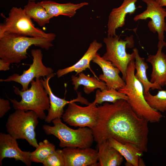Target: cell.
Instances as JSON below:
<instances>
[{
  "instance_id": "1",
  "label": "cell",
  "mask_w": 166,
  "mask_h": 166,
  "mask_svg": "<svg viewBox=\"0 0 166 166\" xmlns=\"http://www.w3.org/2000/svg\"><path fill=\"white\" fill-rule=\"evenodd\" d=\"M97 107V123L92 129L97 145L113 138L122 143L134 144L147 152L149 122L138 117L127 101L105 102Z\"/></svg>"
},
{
  "instance_id": "2",
  "label": "cell",
  "mask_w": 166,
  "mask_h": 166,
  "mask_svg": "<svg viewBox=\"0 0 166 166\" xmlns=\"http://www.w3.org/2000/svg\"><path fill=\"white\" fill-rule=\"evenodd\" d=\"M51 33L47 37H30L6 33L0 36V57L11 63H18L27 57V50L34 45L46 50L53 46L56 37Z\"/></svg>"
},
{
  "instance_id": "3",
  "label": "cell",
  "mask_w": 166,
  "mask_h": 166,
  "mask_svg": "<svg viewBox=\"0 0 166 166\" xmlns=\"http://www.w3.org/2000/svg\"><path fill=\"white\" fill-rule=\"evenodd\" d=\"M135 61L133 60L127 67L125 85L118 91L128 97L127 102L138 117L150 123L158 122L163 115L160 112L152 108L147 103L144 96L143 86L135 77Z\"/></svg>"
},
{
  "instance_id": "4",
  "label": "cell",
  "mask_w": 166,
  "mask_h": 166,
  "mask_svg": "<svg viewBox=\"0 0 166 166\" xmlns=\"http://www.w3.org/2000/svg\"><path fill=\"white\" fill-rule=\"evenodd\" d=\"M53 126L44 124L42 128L47 135H52L59 140L61 148L91 147L94 140L91 129L87 127L73 129L63 123L61 118L55 119L52 122Z\"/></svg>"
},
{
  "instance_id": "5",
  "label": "cell",
  "mask_w": 166,
  "mask_h": 166,
  "mask_svg": "<svg viewBox=\"0 0 166 166\" xmlns=\"http://www.w3.org/2000/svg\"><path fill=\"white\" fill-rule=\"evenodd\" d=\"M30 83V87L25 91L21 90L18 87L14 86V93L21 97L20 101H18L15 99H9L15 110L33 111L36 113L40 119L44 120L46 116L44 111H48L50 107L48 94L40 78H36Z\"/></svg>"
},
{
  "instance_id": "6",
  "label": "cell",
  "mask_w": 166,
  "mask_h": 166,
  "mask_svg": "<svg viewBox=\"0 0 166 166\" xmlns=\"http://www.w3.org/2000/svg\"><path fill=\"white\" fill-rule=\"evenodd\" d=\"M38 118L33 111L16 110L8 118L5 125L6 131L17 140L25 139L36 148L38 144L35 130L39 123Z\"/></svg>"
},
{
  "instance_id": "7",
  "label": "cell",
  "mask_w": 166,
  "mask_h": 166,
  "mask_svg": "<svg viewBox=\"0 0 166 166\" xmlns=\"http://www.w3.org/2000/svg\"><path fill=\"white\" fill-rule=\"evenodd\" d=\"M105 44L106 52L102 57L109 61L120 70L122 78L125 81L127 67L130 61L134 60L133 52L131 53L126 51V48H132L134 47L133 36L127 37L124 40L120 36H107L104 38Z\"/></svg>"
},
{
  "instance_id": "8",
  "label": "cell",
  "mask_w": 166,
  "mask_h": 166,
  "mask_svg": "<svg viewBox=\"0 0 166 166\" xmlns=\"http://www.w3.org/2000/svg\"><path fill=\"white\" fill-rule=\"evenodd\" d=\"M6 33L30 37H47L51 33L35 27L23 9L17 7L11 8L8 16L0 25V36Z\"/></svg>"
},
{
  "instance_id": "9",
  "label": "cell",
  "mask_w": 166,
  "mask_h": 166,
  "mask_svg": "<svg viewBox=\"0 0 166 166\" xmlns=\"http://www.w3.org/2000/svg\"><path fill=\"white\" fill-rule=\"evenodd\" d=\"M93 102L85 107L75 102L69 103L62 118L64 122L71 126L87 127L91 129L96 125L97 119L98 107Z\"/></svg>"
},
{
  "instance_id": "10",
  "label": "cell",
  "mask_w": 166,
  "mask_h": 166,
  "mask_svg": "<svg viewBox=\"0 0 166 166\" xmlns=\"http://www.w3.org/2000/svg\"><path fill=\"white\" fill-rule=\"evenodd\" d=\"M33 58L32 64L29 68L24 70L22 74L14 73L5 79H0L1 82H10L14 81L20 84L22 86V91L28 89L29 84L35 78L45 77L53 73V70L49 67H46L42 61L43 54L39 49H32L31 51Z\"/></svg>"
},
{
  "instance_id": "11",
  "label": "cell",
  "mask_w": 166,
  "mask_h": 166,
  "mask_svg": "<svg viewBox=\"0 0 166 166\" xmlns=\"http://www.w3.org/2000/svg\"><path fill=\"white\" fill-rule=\"evenodd\" d=\"M146 3L147 8L142 13L136 15L133 18L135 21L141 20H146L150 18L148 26L153 33L157 32L158 42L164 43V33L166 32V9L160 6L155 0H141Z\"/></svg>"
},
{
  "instance_id": "12",
  "label": "cell",
  "mask_w": 166,
  "mask_h": 166,
  "mask_svg": "<svg viewBox=\"0 0 166 166\" xmlns=\"http://www.w3.org/2000/svg\"><path fill=\"white\" fill-rule=\"evenodd\" d=\"M54 73L51 74L44 77L42 79L40 77V81L47 91L49 99L50 107L48 110V113L44 121L46 122L49 123L52 121L56 118H62L64 113V108L66 105L69 103L76 102H79L82 104L88 105L89 103L88 101L82 97L80 93H79L77 97L75 99L70 101L57 97L52 92L51 89L49 84L50 79L54 76Z\"/></svg>"
},
{
  "instance_id": "13",
  "label": "cell",
  "mask_w": 166,
  "mask_h": 166,
  "mask_svg": "<svg viewBox=\"0 0 166 166\" xmlns=\"http://www.w3.org/2000/svg\"><path fill=\"white\" fill-rule=\"evenodd\" d=\"M62 151L65 166H97V150L91 147H65Z\"/></svg>"
},
{
  "instance_id": "14",
  "label": "cell",
  "mask_w": 166,
  "mask_h": 166,
  "mask_svg": "<svg viewBox=\"0 0 166 166\" xmlns=\"http://www.w3.org/2000/svg\"><path fill=\"white\" fill-rule=\"evenodd\" d=\"M31 152L23 151L18 146L17 139L10 135L0 133V166L5 158H14L20 160L27 166L31 165Z\"/></svg>"
},
{
  "instance_id": "15",
  "label": "cell",
  "mask_w": 166,
  "mask_h": 166,
  "mask_svg": "<svg viewBox=\"0 0 166 166\" xmlns=\"http://www.w3.org/2000/svg\"><path fill=\"white\" fill-rule=\"evenodd\" d=\"M92 61L102 69L103 74L99 75L98 78L105 82L108 89L118 90L125 85V81L119 75L120 69L111 62L104 59L97 53Z\"/></svg>"
},
{
  "instance_id": "16",
  "label": "cell",
  "mask_w": 166,
  "mask_h": 166,
  "mask_svg": "<svg viewBox=\"0 0 166 166\" xmlns=\"http://www.w3.org/2000/svg\"><path fill=\"white\" fill-rule=\"evenodd\" d=\"M164 46L166 47V42L158 43L156 53L148 55L146 59L152 66L150 81L155 84L159 90L166 86V54L162 52Z\"/></svg>"
},
{
  "instance_id": "17",
  "label": "cell",
  "mask_w": 166,
  "mask_h": 166,
  "mask_svg": "<svg viewBox=\"0 0 166 166\" xmlns=\"http://www.w3.org/2000/svg\"><path fill=\"white\" fill-rule=\"evenodd\" d=\"M138 0H124L118 7L113 9L110 12L107 23V36H116V30L125 24L127 14H133L138 7L136 3Z\"/></svg>"
},
{
  "instance_id": "18",
  "label": "cell",
  "mask_w": 166,
  "mask_h": 166,
  "mask_svg": "<svg viewBox=\"0 0 166 166\" xmlns=\"http://www.w3.org/2000/svg\"><path fill=\"white\" fill-rule=\"evenodd\" d=\"M102 46L101 43L97 42L96 40H93L90 44L87 50L83 57L76 63L70 66L59 69L57 71L56 73L57 77L60 78L73 71L76 72V75L86 69L89 68L93 73L94 76L98 78L91 69L90 63V62L92 61L95 57L98 51Z\"/></svg>"
},
{
  "instance_id": "19",
  "label": "cell",
  "mask_w": 166,
  "mask_h": 166,
  "mask_svg": "<svg viewBox=\"0 0 166 166\" xmlns=\"http://www.w3.org/2000/svg\"><path fill=\"white\" fill-rule=\"evenodd\" d=\"M108 140L110 145L125 158V166H140L144 152L137 145L130 143H122L113 138H109Z\"/></svg>"
},
{
  "instance_id": "20",
  "label": "cell",
  "mask_w": 166,
  "mask_h": 166,
  "mask_svg": "<svg viewBox=\"0 0 166 166\" xmlns=\"http://www.w3.org/2000/svg\"><path fill=\"white\" fill-rule=\"evenodd\" d=\"M37 3L43 6L53 17L60 15L72 17L75 15L77 10L89 4L86 2L77 4L70 2L61 4L51 0L43 1Z\"/></svg>"
},
{
  "instance_id": "21",
  "label": "cell",
  "mask_w": 166,
  "mask_h": 166,
  "mask_svg": "<svg viewBox=\"0 0 166 166\" xmlns=\"http://www.w3.org/2000/svg\"><path fill=\"white\" fill-rule=\"evenodd\" d=\"M98 148L97 166H120L123 161V157L112 147L108 140L97 145Z\"/></svg>"
},
{
  "instance_id": "22",
  "label": "cell",
  "mask_w": 166,
  "mask_h": 166,
  "mask_svg": "<svg viewBox=\"0 0 166 166\" xmlns=\"http://www.w3.org/2000/svg\"><path fill=\"white\" fill-rule=\"evenodd\" d=\"M78 76L73 75L71 77L72 84L74 85L73 89L77 91L81 85L84 86V91L85 93L89 94L96 89L101 90L108 89L106 84L95 76L90 77L81 72Z\"/></svg>"
},
{
  "instance_id": "23",
  "label": "cell",
  "mask_w": 166,
  "mask_h": 166,
  "mask_svg": "<svg viewBox=\"0 0 166 166\" xmlns=\"http://www.w3.org/2000/svg\"><path fill=\"white\" fill-rule=\"evenodd\" d=\"M134 54L135 68L136 73H135L136 78L142 84L144 89V93L149 92L150 89L152 90L157 89L156 85L149 81L146 74V70L148 68V64L145 59L139 55L138 50L136 48L133 49Z\"/></svg>"
},
{
  "instance_id": "24",
  "label": "cell",
  "mask_w": 166,
  "mask_h": 166,
  "mask_svg": "<svg viewBox=\"0 0 166 166\" xmlns=\"http://www.w3.org/2000/svg\"><path fill=\"white\" fill-rule=\"evenodd\" d=\"M23 10L29 18L33 19L41 27L49 23L50 19L53 17L43 6L35 1H28Z\"/></svg>"
},
{
  "instance_id": "25",
  "label": "cell",
  "mask_w": 166,
  "mask_h": 166,
  "mask_svg": "<svg viewBox=\"0 0 166 166\" xmlns=\"http://www.w3.org/2000/svg\"><path fill=\"white\" fill-rule=\"evenodd\" d=\"M123 99L127 101L128 97L123 93L113 89H97L96 92L94 103L101 104L105 102L114 103L117 100Z\"/></svg>"
},
{
  "instance_id": "26",
  "label": "cell",
  "mask_w": 166,
  "mask_h": 166,
  "mask_svg": "<svg viewBox=\"0 0 166 166\" xmlns=\"http://www.w3.org/2000/svg\"><path fill=\"white\" fill-rule=\"evenodd\" d=\"M56 150L55 146L45 139L40 142L38 147L31 152L30 160L32 162L42 163Z\"/></svg>"
},
{
  "instance_id": "27",
  "label": "cell",
  "mask_w": 166,
  "mask_h": 166,
  "mask_svg": "<svg viewBox=\"0 0 166 166\" xmlns=\"http://www.w3.org/2000/svg\"><path fill=\"white\" fill-rule=\"evenodd\" d=\"M145 99L148 105L152 109L161 112L166 111V90L158 91L155 95L149 92L144 93Z\"/></svg>"
},
{
  "instance_id": "28",
  "label": "cell",
  "mask_w": 166,
  "mask_h": 166,
  "mask_svg": "<svg viewBox=\"0 0 166 166\" xmlns=\"http://www.w3.org/2000/svg\"><path fill=\"white\" fill-rule=\"evenodd\" d=\"M42 164L44 166H65L62 150L56 149Z\"/></svg>"
},
{
  "instance_id": "29",
  "label": "cell",
  "mask_w": 166,
  "mask_h": 166,
  "mask_svg": "<svg viewBox=\"0 0 166 166\" xmlns=\"http://www.w3.org/2000/svg\"><path fill=\"white\" fill-rule=\"evenodd\" d=\"M10 109V103L8 100L0 98V118H2Z\"/></svg>"
},
{
  "instance_id": "30",
  "label": "cell",
  "mask_w": 166,
  "mask_h": 166,
  "mask_svg": "<svg viewBox=\"0 0 166 166\" xmlns=\"http://www.w3.org/2000/svg\"><path fill=\"white\" fill-rule=\"evenodd\" d=\"M10 63L4 60L0 59V70L6 71L10 69Z\"/></svg>"
},
{
  "instance_id": "31",
  "label": "cell",
  "mask_w": 166,
  "mask_h": 166,
  "mask_svg": "<svg viewBox=\"0 0 166 166\" xmlns=\"http://www.w3.org/2000/svg\"><path fill=\"white\" fill-rule=\"evenodd\" d=\"M156 2L161 6H166V0H155Z\"/></svg>"
},
{
  "instance_id": "32",
  "label": "cell",
  "mask_w": 166,
  "mask_h": 166,
  "mask_svg": "<svg viewBox=\"0 0 166 166\" xmlns=\"http://www.w3.org/2000/svg\"><path fill=\"white\" fill-rule=\"evenodd\" d=\"M28 1H35V0H28Z\"/></svg>"
}]
</instances>
